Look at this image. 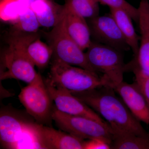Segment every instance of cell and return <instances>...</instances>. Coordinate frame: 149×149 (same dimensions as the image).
Returning <instances> with one entry per match:
<instances>
[{"label":"cell","mask_w":149,"mask_h":149,"mask_svg":"<svg viewBox=\"0 0 149 149\" xmlns=\"http://www.w3.org/2000/svg\"><path fill=\"white\" fill-rule=\"evenodd\" d=\"M97 0H65L64 6L85 19L98 16L100 8Z\"/></svg>","instance_id":"19"},{"label":"cell","mask_w":149,"mask_h":149,"mask_svg":"<svg viewBox=\"0 0 149 149\" xmlns=\"http://www.w3.org/2000/svg\"><path fill=\"white\" fill-rule=\"evenodd\" d=\"M52 83L70 92H81L106 86L97 72L53 59L48 78Z\"/></svg>","instance_id":"4"},{"label":"cell","mask_w":149,"mask_h":149,"mask_svg":"<svg viewBox=\"0 0 149 149\" xmlns=\"http://www.w3.org/2000/svg\"><path fill=\"white\" fill-rule=\"evenodd\" d=\"M140 28V47L139 53L133 62L144 72L149 74V1L141 0L139 8Z\"/></svg>","instance_id":"13"},{"label":"cell","mask_w":149,"mask_h":149,"mask_svg":"<svg viewBox=\"0 0 149 149\" xmlns=\"http://www.w3.org/2000/svg\"><path fill=\"white\" fill-rule=\"evenodd\" d=\"M13 29L28 33H38L41 25L34 11L29 6L13 21Z\"/></svg>","instance_id":"20"},{"label":"cell","mask_w":149,"mask_h":149,"mask_svg":"<svg viewBox=\"0 0 149 149\" xmlns=\"http://www.w3.org/2000/svg\"><path fill=\"white\" fill-rule=\"evenodd\" d=\"M126 66L129 67L135 74V83L149 105V74L144 72L133 61Z\"/></svg>","instance_id":"21"},{"label":"cell","mask_w":149,"mask_h":149,"mask_svg":"<svg viewBox=\"0 0 149 149\" xmlns=\"http://www.w3.org/2000/svg\"><path fill=\"white\" fill-rule=\"evenodd\" d=\"M26 51L33 64L40 69L47 66L53 56L52 48L40 40L38 34L29 41Z\"/></svg>","instance_id":"17"},{"label":"cell","mask_w":149,"mask_h":149,"mask_svg":"<svg viewBox=\"0 0 149 149\" xmlns=\"http://www.w3.org/2000/svg\"><path fill=\"white\" fill-rule=\"evenodd\" d=\"M113 89L133 115L149 125V105L136 83L128 84L122 81Z\"/></svg>","instance_id":"12"},{"label":"cell","mask_w":149,"mask_h":149,"mask_svg":"<svg viewBox=\"0 0 149 149\" xmlns=\"http://www.w3.org/2000/svg\"><path fill=\"white\" fill-rule=\"evenodd\" d=\"M90 66L95 72L102 73V78L106 86L113 89L123 81L126 65L121 52L97 42H92L85 52Z\"/></svg>","instance_id":"3"},{"label":"cell","mask_w":149,"mask_h":149,"mask_svg":"<svg viewBox=\"0 0 149 149\" xmlns=\"http://www.w3.org/2000/svg\"><path fill=\"white\" fill-rule=\"evenodd\" d=\"M110 145L100 139L85 140L84 149H109Z\"/></svg>","instance_id":"23"},{"label":"cell","mask_w":149,"mask_h":149,"mask_svg":"<svg viewBox=\"0 0 149 149\" xmlns=\"http://www.w3.org/2000/svg\"><path fill=\"white\" fill-rule=\"evenodd\" d=\"M64 19L68 35L83 51L87 49L92 41L91 29L85 18L64 6Z\"/></svg>","instance_id":"14"},{"label":"cell","mask_w":149,"mask_h":149,"mask_svg":"<svg viewBox=\"0 0 149 149\" xmlns=\"http://www.w3.org/2000/svg\"><path fill=\"white\" fill-rule=\"evenodd\" d=\"M38 33H28L13 29L7 39L8 46L2 57L1 80L15 79L29 84L37 77L35 65L26 52L27 44Z\"/></svg>","instance_id":"2"},{"label":"cell","mask_w":149,"mask_h":149,"mask_svg":"<svg viewBox=\"0 0 149 149\" xmlns=\"http://www.w3.org/2000/svg\"><path fill=\"white\" fill-rule=\"evenodd\" d=\"M91 37L95 42L118 50L130 49L116 22L111 15L98 16L89 19Z\"/></svg>","instance_id":"9"},{"label":"cell","mask_w":149,"mask_h":149,"mask_svg":"<svg viewBox=\"0 0 149 149\" xmlns=\"http://www.w3.org/2000/svg\"><path fill=\"white\" fill-rule=\"evenodd\" d=\"M45 82L55 107L59 111L71 115L88 118L104 125H109L100 115L70 91L54 84L48 78Z\"/></svg>","instance_id":"8"},{"label":"cell","mask_w":149,"mask_h":149,"mask_svg":"<svg viewBox=\"0 0 149 149\" xmlns=\"http://www.w3.org/2000/svg\"><path fill=\"white\" fill-rule=\"evenodd\" d=\"M28 84L21 89L19 99L28 113L37 120V123L44 125L52 120V100L45 80L40 73Z\"/></svg>","instance_id":"7"},{"label":"cell","mask_w":149,"mask_h":149,"mask_svg":"<svg viewBox=\"0 0 149 149\" xmlns=\"http://www.w3.org/2000/svg\"><path fill=\"white\" fill-rule=\"evenodd\" d=\"M52 117L60 129L70 135L85 140L100 139L111 146L113 134L109 125L88 118L63 113L55 107Z\"/></svg>","instance_id":"5"},{"label":"cell","mask_w":149,"mask_h":149,"mask_svg":"<svg viewBox=\"0 0 149 149\" xmlns=\"http://www.w3.org/2000/svg\"><path fill=\"white\" fill-rule=\"evenodd\" d=\"M30 122L15 111L1 110L0 141L2 147L6 149H15L20 136Z\"/></svg>","instance_id":"11"},{"label":"cell","mask_w":149,"mask_h":149,"mask_svg":"<svg viewBox=\"0 0 149 149\" xmlns=\"http://www.w3.org/2000/svg\"><path fill=\"white\" fill-rule=\"evenodd\" d=\"M115 92L112 88L104 86L89 91L71 93L101 116L109 125L113 136L130 133L149 138V133L141 121Z\"/></svg>","instance_id":"1"},{"label":"cell","mask_w":149,"mask_h":149,"mask_svg":"<svg viewBox=\"0 0 149 149\" xmlns=\"http://www.w3.org/2000/svg\"><path fill=\"white\" fill-rule=\"evenodd\" d=\"M35 127L42 149H84L85 140L37 123Z\"/></svg>","instance_id":"10"},{"label":"cell","mask_w":149,"mask_h":149,"mask_svg":"<svg viewBox=\"0 0 149 149\" xmlns=\"http://www.w3.org/2000/svg\"><path fill=\"white\" fill-rule=\"evenodd\" d=\"M99 3L107 6L110 8L120 9L127 12L133 20L138 22L139 11L126 0H97Z\"/></svg>","instance_id":"22"},{"label":"cell","mask_w":149,"mask_h":149,"mask_svg":"<svg viewBox=\"0 0 149 149\" xmlns=\"http://www.w3.org/2000/svg\"><path fill=\"white\" fill-rule=\"evenodd\" d=\"M44 33L53 51V59L95 72L88 63L85 53L67 32L64 16L51 31Z\"/></svg>","instance_id":"6"},{"label":"cell","mask_w":149,"mask_h":149,"mask_svg":"<svg viewBox=\"0 0 149 149\" xmlns=\"http://www.w3.org/2000/svg\"><path fill=\"white\" fill-rule=\"evenodd\" d=\"M110 15L116 22L126 42L133 51L135 58L137 57L140 47V38L137 35L129 14L120 9L110 8Z\"/></svg>","instance_id":"16"},{"label":"cell","mask_w":149,"mask_h":149,"mask_svg":"<svg viewBox=\"0 0 149 149\" xmlns=\"http://www.w3.org/2000/svg\"><path fill=\"white\" fill-rule=\"evenodd\" d=\"M42 27H54L63 18L64 6L50 0H35L30 6Z\"/></svg>","instance_id":"15"},{"label":"cell","mask_w":149,"mask_h":149,"mask_svg":"<svg viewBox=\"0 0 149 149\" xmlns=\"http://www.w3.org/2000/svg\"><path fill=\"white\" fill-rule=\"evenodd\" d=\"M111 149H149V138L127 133L113 136Z\"/></svg>","instance_id":"18"}]
</instances>
